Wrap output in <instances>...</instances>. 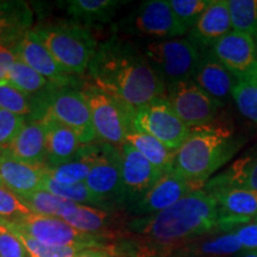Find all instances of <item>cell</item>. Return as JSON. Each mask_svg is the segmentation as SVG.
<instances>
[{
    "instance_id": "6da1fadb",
    "label": "cell",
    "mask_w": 257,
    "mask_h": 257,
    "mask_svg": "<svg viewBox=\"0 0 257 257\" xmlns=\"http://www.w3.org/2000/svg\"><path fill=\"white\" fill-rule=\"evenodd\" d=\"M87 72L93 85L131 113L141 106L166 98V83L148 62L142 49L118 34L99 44Z\"/></svg>"
},
{
    "instance_id": "7a4b0ae2",
    "label": "cell",
    "mask_w": 257,
    "mask_h": 257,
    "mask_svg": "<svg viewBox=\"0 0 257 257\" xmlns=\"http://www.w3.org/2000/svg\"><path fill=\"white\" fill-rule=\"evenodd\" d=\"M126 229L147 243L146 249L172 253L202 234L219 229L218 205L204 188L186 195L165 211L134 218Z\"/></svg>"
},
{
    "instance_id": "3957f363",
    "label": "cell",
    "mask_w": 257,
    "mask_h": 257,
    "mask_svg": "<svg viewBox=\"0 0 257 257\" xmlns=\"http://www.w3.org/2000/svg\"><path fill=\"white\" fill-rule=\"evenodd\" d=\"M220 121L191 127L188 137L176 150L174 170L204 188L212 175L226 165L245 144Z\"/></svg>"
},
{
    "instance_id": "277c9868",
    "label": "cell",
    "mask_w": 257,
    "mask_h": 257,
    "mask_svg": "<svg viewBox=\"0 0 257 257\" xmlns=\"http://www.w3.org/2000/svg\"><path fill=\"white\" fill-rule=\"evenodd\" d=\"M34 31L64 72L73 76L87 72L98 49L87 28L75 23L54 24L38 27Z\"/></svg>"
},
{
    "instance_id": "5b68a950",
    "label": "cell",
    "mask_w": 257,
    "mask_h": 257,
    "mask_svg": "<svg viewBox=\"0 0 257 257\" xmlns=\"http://www.w3.org/2000/svg\"><path fill=\"white\" fill-rule=\"evenodd\" d=\"M37 114L35 119L49 115L78 135L82 144H89L95 140L91 111L81 91L74 87H51L37 96Z\"/></svg>"
},
{
    "instance_id": "8992f818",
    "label": "cell",
    "mask_w": 257,
    "mask_h": 257,
    "mask_svg": "<svg viewBox=\"0 0 257 257\" xmlns=\"http://www.w3.org/2000/svg\"><path fill=\"white\" fill-rule=\"evenodd\" d=\"M141 49L167 87L193 80L201 57V51L187 38L154 41Z\"/></svg>"
},
{
    "instance_id": "52a82bcc",
    "label": "cell",
    "mask_w": 257,
    "mask_h": 257,
    "mask_svg": "<svg viewBox=\"0 0 257 257\" xmlns=\"http://www.w3.org/2000/svg\"><path fill=\"white\" fill-rule=\"evenodd\" d=\"M127 36L174 40L187 34L169 5V0H147L117 25Z\"/></svg>"
},
{
    "instance_id": "ba28073f",
    "label": "cell",
    "mask_w": 257,
    "mask_h": 257,
    "mask_svg": "<svg viewBox=\"0 0 257 257\" xmlns=\"http://www.w3.org/2000/svg\"><path fill=\"white\" fill-rule=\"evenodd\" d=\"M81 92L91 111L96 138L100 142L120 148L130 133L131 112L92 82H86Z\"/></svg>"
},
{
    "instance_id": "9c48e42d",
    "label": "cell",
    "mask_w": 257,
    "mask_h": 257,
    "mask_svg": "<svg viewBox=\"0 0 257 257\" xmlns=\"http://www.w3.org/2000/svg\"><path fill=\"white\" fill-rule=\"evenodd\" d=\"M85 184L105 211L124 207L120 148L104 142L94 144V159Z\"/></svg>"
},
{
    "instance_id": "30bf717a",
    "label": "cell",
    "mask_w": 257,
    "mask_h": 257,
    "mask_svg": "<svg viewBox=\"0 0 257 257\" xmlns=\"http://www.w3.org/2000/svg\"><path fill=\"white\" fill-rule=\"evenodd\" d=\"M130 131L150 135L176 152L188 137L191 127L180 119L167 98H161L131 113Z\"/></svg>"
},
{
    "instance_id": "8fae6325",
    "label": "cell",
    "mask_w": 257,
    "mask_h": 257,
    "mask_svg": "<svg viewBox=\"0 0 257 257\" xmlns=\"http://www.w3.org/2000/svg\"><path fill=\"white\" fill-rule=\"evenodd\" d=\"M12 224L15 229L47 245L74 246L81 250L101 248L104 245V238L82 232L61 218L30 213L14 220Z\"/></svg>"
},
{
    "instance_id": "7c38bea8",
    "label": "cell",
    "mask_w": 257,
    "mask_h": 257,
    "mask_svg": "<svg viewBox=\"0 0 257 257\" xmlns=\"http://www.w3.org/2000/svg\"><path fill=\"white\" fill-rule=\"evenodd\" d=\"M166 98L180 119L189 127L216 120L223 104L201 89L193 80L180 81L167 87Z\"/></svg>"
},
{
    "instance_id": "4fadbf2b",
    "label": "cell",
    "mask_w": 257,
    "mask_h": 257,
    "mask_svg": "<svg viewBox=\"0 0 257 257\" xmlns=\"http://www.w3.org/2000/svg\"><path fill=\"white\" fill-rule=\"evenodd\" d=\"M201 188V186L185 179L173 169L161 176L159 181L126 211L136 218L153 216L173 206L189 193Z\"/></svg>"
},
{
    "instance_id": "5bb4252c",
    "label": "cell",
    "mask_w": 257,
    "mask_h": 257,
    "mask_svg": "<svg viewBox=\"0 0 257 257\" xmlns=\"http://www.w3.org/2000/svg\"><path fill=\"white\" fill-rule=\"evenodd\" d=\"M120 155L124 207L127 208L140 200L163 174L130 143L125 142L120 147Z\"/></svg>"
},
{
    "instance_id": "9a60e30c",
    "label": "cell",
    "mask_w": 257,
    "mask_h": 257,
    "mask_svg": "<svg viewBox=\"0 0 257 257\" xmlns=\"http://www.w3.org/2000/svg\"><path fill=\"white\" fill-rule=\"evenodd\" d=\"M206 192L217 201L219 230L227 232L257 219V192L238 187H220Z\"/></svg>"
},
{
    "instance_id": "2e32d148",
    "label": "cell",
    "mask_w": 257,
    "mask_h": 257,
    "mask_svg": "<svg viewBox=\"0 0 257 257\" xmlns=\"http://www.w3.org/2000/svg\"><path fill=\"white\" fill-rule=\"evenodd\" d=\"M210 51L236 79L257 72L256 41L248 34L230 31Z\"/></svg>"
},
{
    "instance_id": "e0dca14e",
    "label": "cell",
    "mask_w": 257,
    "mask_h": 257,
    "mask_svg": "<svg viewBox=\"0 0 257 257\" xmlns=\"http://www.w3.org/2000/svg\"><path fill=\"white\" fill-rule=\"evenodd\" d=\"M17 60L36 70L56 87H73L74 76L61 68L34 30H29L15 46Z\"/></svg>"
},
{
    "instance_id": "ac0fdd59",
    "label": "cell",
    "mask_w": 257,
    "mask_h": 257,
    "mask_svg": "<svg viewBox=\"0 0 257 257\" xmlns=\"http://www.w3.org/2000/svg\"><path fill=\"white\" fill-rule=\"evenodd\" d=\"M232 31L227 0H212L199 21L188 31L187 40L199 50H210L225 35Z\"/></svg>"
},
{
    "instance_id": "d6986e66",
    "label": "cell",
    "mask_w": 257,
    "mask_h": 257,
    "mask_svg": "<svg viewBox=\"0 0 257 257\" xmlns=\"http://www.w3.org/2000/svg\"><path fill=\"white\" fill-rule=\"evenodd\" d=\"M2 153L28 165L46 168L47 134L43 121L27 119L8 149Z\"/></svg>"
},
{
    "instance_id": "ffe728a7",
    "label": "cell",
    "mask_w": 257,
    "mask_h": 257,
    "mask_svg": "<svg viewBox=\"0 0 257 257\" xmlns=\"http://www.w3.org/2000/svg\"><path fill=\"white\" fill-rule=\"evenodd\" d=\"M193 81L212 98L224 105L227 99L232 96L237 79L213 56L210 50H206L201 53Z\"/></svg>"
},
{
    "instance_id": "44dd1931",
    "label": "cell",
    "mask_w": 257,
    "mask_h": 257,
    "mask_svg": "<svg viewBox=\"0 0 257 257\" xmlns=\"http://www.w3.org/2000/svg\"><path fill=\"white\" fill-rule=\"evenodd\" d=\"M41 120L47 134L46 168H55L75 159L83 147L78 135L49 115H43Z\"/></svg>"
},
{
    "instance_id": "7402d4cb",
    "label": "cell",
    "mask_w": 257,
    "mask_h": 257,
    "mask_svg": "<svg viewBox=\"0 0 257 257\" xmlns=\"http://www.w3.org/2000/svg\"><path fill=\"white\" fill-rule=\"evenodd\" d=\"M0 154V186L19 198L41 189L46 168L21 162L5 153Z\"/></svg>"
},
{
    "instance_id": "603a6c76",
    "label": "cell",
    "mask_w": 257,
    "mask_h": 257,
    "mask_svg": "<svg viewBox=\"0 0 257 257\" xmlns=\"http://www.w3.org/2000/svg\"><path fill=\"white\" fill-rule=\"evenodd\" d=\"M220 187H238L257 192V148L246 152L226 169L211 178L204 189Z\"/></svg>"
},
{
    "instance_id": "cb8c5ba5",
    "label": "cell",
    "mask_w": 257,
    "mask_h": 257,
    "mask_svg": "<svg viewBox=\"0 0 257 257\" xmlns=\"http://www.w3.org/2000/svg\"><path fill=\"white\" fill-rule=\"evenodd\" d=\"M127 4L121 0H68L64 2L67 14L75 21V24L88 25L105 24L111 22L120 6Z\"/></svg>"
},
{
    "instance_id": "d4e9b609",
    "label": "cell",
    "mask_w": 257,
    "mask_h": 257,
    "mask_svg": "<svg viewBox=\"0 0 257 257\" xmlns=\"http://www.w3.org/2000/svg\"><path fill=\"white\" fill-rule=\"evenodd\" d=\"M32 14L24 3H0V44L16 46L29 31Z\"/></svg>"
},
{
    "instance_id": "484cf974",
    "label": "cell",
    "mask_w": 257,
    "mask_h": 257,
    "mask_svg": "<svg viewBox=\"0 0 257 257\" xmlns=\"http://www.w3.org/2000/svg\"><path fill=\"white\" fill-rule=\"evenodd\" d=\"M63 220L82 232L101 238L112 232L115 223L114 216L108 211L78 204L74 205L72 210L63 217Z\"/></svg>"
},
{
    "instance_id": "4316f807",
    "label": "cell",
    "mask_w": 257,
    "mask_h": 257,
    "mask_svg": "<svg viewBox=\"0 0 257 257\" xmlns=\"http://www.w3.org/2000/svg\"><path fill=\"white\" fill-rule=\"evenodd\" d=\"M125 142L130 143L162 174L174 169L176 152L170 150L155 137L144 133H138V131H130Z\"/></svg>"
},
{
    "instance_id": "83f0119b",
    "label": "cell",
    "mask_w": 257,
    "mask_h": 257,
    "mask_svg": "<svg viewBox=\"0 0 257 257\" xmlns=\"http://www.w3.org/2000/svg\"><path fill=\"white\" fill-rule=\"evenodd\" d=\"M94 159V144H83L78 156L55 168H46V175L63 185L82 184L91 172Z\"/></svg>"
},
{
    "instance_id": "f1b7e54d",
    "label": "cell",
    "mask_w": 257,
    "mask_h": 257,
    "mask_svg": "<svg viewBox=\"0 0 257 257\" xmlns=\"http://www.w3.org/2000/svg\"><path fill=\"white\" fill-rule=\"evenodd\" d=\"M5 80L19 91L32 98H36L54 87V85H51L41 74L19 60L12 64Z\"/></svg>"
},
{
    "instance_id": "f546056e",
    "label": "cell",
    "mask_w": 257,
    "mask_h": 257,
    "mask_svg": "<svg viewBox=\"0 0 257 257\" xmlns=\"http://www.w3.org/2000/svg\"><path fill=\"white\" fill-rule=\"evenodd\" d=\"M21 200L27 205L31 213L44 217L61 218V219H63V217L72 210L74 205H76L75 202L64 200L46 189H38L36 192L24 195Z\"/></svg>"
},
{
    "instance_id": "4dcf8cb0",
    "label": "cell",
    "mask_w": 257,
    "mask_h": 257,
    "mask_svg": "<svg viewBox=\"0 0 257 257\" xmlns=\"http://www.w3.org/2000/svg\"><path fill=\"white\" fill-rule=\"evenodd\" d=\"M185 248L204 257L236 256L240 251H243L242 245L233 231L220 234V236L211 237V238L204 239L201 242L193 243L191 245H186Z\"/></svg>"
},
{
    "instance_id": "1f68e13d",
    "label": "cell",
    "mask_w": 257,
    "mask_h": 257,
    "mask_svg": "<svg viewBox=\"0 0 257 257\" xmlns=\"http://www.w3.org/2000/svg\"><path fill=\"white\" fill-rule=\"evenodd\" d=\"M41 189H46V191L53 193L54 195H57V197L62 198L64 200L75 202L78 205H89L92 207L104 210L102 202L89 191L85 182L75 185H63L49 178L44 172Z\"/></svg>"
},
{
    "instance_id": "d6a6232c",
    "label": "cell",
    "mask_w": 257,
    "mask_h": 257,
    "mask_svg": "<svg viewBox=\"0 0 257 257\" xmlns=\"http://www.w3.org/2000/svg\"><path fill=\"white\" fill-rule=\"evenodd\" d=\"M0 108L15 113L25 119H31L36 113V99L29 96L9 83L6 80L0 82Z\"/></svg>"
},
{
    "instance_id": "836d02e7",
    "label": "cell",
    "mask_w": 257,
    "mask_h": 257,
    "mask_svg": "<svg viewBox=\"0 0 257 257\" xmlns=\"http://www.w3.org/2000/svg\"><path fill=\"white\" fill-rule=\"evenodd\" d=\"M232 99L240 113L257 124V72L237 78Z\"/></svg>"
},
{
    "instance_id": "e575fe53",
    "label": "cell",
    "mask_w": 257,
    "mask_h": 257,
    "mask_svg": "<svg viewBox=\"0 0 257 257\" xmlns=\"http://www.w3.org/2000/svg\"><path fill=\"white\" fill-rule=\"evenodd\" d=\"M232 30L257 38V0H227Z\"/></svg>"
},
{
    "instance_id": "d590c367",
    "label": "cell",
    "mask_w": 257,
    "mask_h": 257,
    "mask_svg": "<svg viewBox=\"0 0 257 257\" xmlns=\"http://www.w3.org/2000/svg\"><path fill=\"white\" fill-rule=\"evenodd\" d=\"M11 232L21 240L27 252L31 257H76L82 251L81 249L74 248V246L47 245L28 236L27 233L15 229L14 224H12Z\"/></svg>"
},
{
    "instance_id": "8d00e7d4",
    "label": "cell",
    "mask_w": 257,
    "mask_h": 257,
    "mask_svg": "<svg viewBox=\"0 0 257 257\" xmlns=\"http://www.w3.org/2000/svg\"><path fill=\"white\" fill-rule=\"evenodd\" d=\"M211 2L212 0H169V5L180 23L188 32L210 6Z\"/></svg>"
},
{
    "instance_id": "74e56055",
    "label": "cell",
    "mask_w": 257,
    "mask_h": 257,
    "mask_svg": "<svg viewBox=\"0 0 257 257\" xmlns=\"http://www.w3.org/2000/svg\"><path fill=\"white\" fill-rule=\"evenodd\" d=\"M25 121L24 117L0 108V153L8 149Z\"/></svg>"
},
{
    "instance_id": "f35d334b",
    "label": "cell",
    "mask_w": 257,
    "mask_h": 257,
    "mask_svg": "<svg viewBox=\"0 0 257 257\" xmlns=\"http://www.w3.org/2000/svg\"><path fill=\"white\" fill-rule=\"evenodd\" d=\"M30 213L31 211L21 200V198L0 186V216L14 221Z\"/></svg>"
},
{
    "instance_id": "ab89813d",
    "label": "cell",
    "mask_w": 257,
    "mask_h": 257,
    "mask_svg": "<svg viewBox=\"0 0 257 257\" xmlns=\"http://www.w3.org/2000/svg\"><path fill=\"white\" fill-rule=\"evenodd\" d=\"M25 256H27V250L14 233H0V257Z\"/></svg>"
},
{
    "instance_id": "60d3db41",
    "label": "cell",
    "mask_w": 257,
    "mask_h": 257,
    "mask_svg": "<svg viewBox=\"0 0 257 257\" xmlns=\"http://www.w3.org/2000/svg\"><path fill=\"white\" fill-rule=\"evenodd\" d=\"M238 238L243 250L253 251L257 250V220L242 225L233 231Z\"/></svg>"
},
{
    "instance_id": "b9f144b4",
    "label": "cell",
    "mask_w": 257,
    "mask_h": 257,
    "mask_svg": "<svg viewBox=\"0 0 257 257\" xmlns=\"http://www.w3.org/2000/svg\"><path fill=\"white\" fill-rule=\"evenodd\" d=\"M17 61L15 46L12 44H0V82L4 81L12 64Z\"/></svg>"
},
{
    "instance_id": "7bdbcfd3",
    "label": "cell",
    "mask_w": 257,
    "mask_h": 257,
    "mask_svg": "<svg viewBox=\"0 0 257 257\" xmlns=\"http://www.w3.org/2000/svg\"><path fill=\"white\" fill-rule=\"evenodd\" d=\"M76 257H112V256L104 251H100V250L86 249V250H82V251L80 252Z\"/></svg>"
},
{
    "instance_id": "ee69618b",
    "label": "cell",
    "mask_w": 257,
    "mask_h": 257,
    "mask_svg": "<svg viewBox=\"0 0 257 257\" xmlns=\"http://www.w3.org/2000/svg\"><path fill=\"white\" fill-rule=\"evenodd\" d=\"M172 257H204V256H199L197 253L189 251L187 248L182 246L181 249H178L176 251L172 252Z\"/></svg>"
},
{
    "instance_id": "f6af8a7d",
    "label": "cell",
    "mask_w": 257,
    "mask_h": 257,
    "mask_svg": "<svg viewBox=\"0 0 257 257\" xmlns=\"http://www.w3.org/2000/svg\"><path fill=\"white\" fill-rule=\"evenodd\" d=\"M11 230H12V221L0 216V233L11 232Z\"/></svg>"
},
{
    "instance_id": "bcb514c9",
    "label": "cell",
    "mask_w": 257,
    "mask_h": 257,
    "mask_svg": "<svg viewBox=\"0 0 257 257\" xmlns=\"http://www.w3.org/2000/svg\"><path fill=\"white\" fill-rule=\"evenodd\" d=\"M234 257H257V250H253V251L243 250V251H240L238 255H236Z\"/></svg>"
},
{
    "instance_id": "7dc6e473",
    "label": "cell",
    "mask_w": 257,
    "mask_h": 257,
    "mask_svg": "<svg viewBox=\"0 0 257 257\" xmlns=\"http://www.w3.org/2000/svg\"><path fill=\"white\" fill-rule=\"evenodd\" d=\"M255 41H256V53H257V38H256Z\"/></svg>"
},
{
    "instance_id": "c3c4849f",
    "label": "cell",
    "mask_w": 257,
    "mask_h": 257,
    "mask_svg": "<svg viewBox=\"0 0 257 257\" xmlns=\"http://www.w3.org/2000/svg\"><path fill=\"white\" fill-rule=\"evenodd\" d=\"M0 157H2V154H0Z\"/></svg>"
},
{
    "instance_id": "681fc988",
    "label": "cell",
    "mask_w": 257,
    "mask_h": 257,
    "mask_svg": "<svg viewBox=\"0 0 257 257\" xmlns=\"http://www.w3.org/2000/svg\"><path fill=\"white\" fill-rule=\"evenodd\" d=\"M256 220H257V219H256Z\"/></svg>"
}]
</instances>
